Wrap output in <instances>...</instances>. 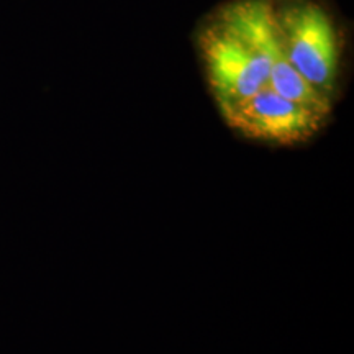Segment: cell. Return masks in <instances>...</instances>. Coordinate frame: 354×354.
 <instances>
[{
    "label": "cell",
    "instance_id": "1",
    "mask_svg": "<svg viewBox=\"0 0 354 354\" xmlns=\"http://www.w3.org/2000/svg\"><path fill=\"white\" fill-rule=\"evenodd\" d=\"M274 8L289 63L333 100L342 68V37L333 17L317 0H274Z\"/></svg>",
    "mask_w": 354,
    "mask_h": 354
},
{
    "label": "cell",
    "instance_id": "2",
    "mask_svg": "<svg viewBox=\"0 0 354 354\" xmlns=\"http://www.w3.org/2000/svg\"><path fill=\"white\" fill-rule=\"evenodd\" d=\"M198 51L221 115L268 87L271 61L216 17L201 30Z\"/></svg>",
    "mask_w": 354,
    "mask_h": 354
},
{
    "label": "cell",
    "instance_id": "3",
    "mask_svg": "<svg viewBox=\"0 0 354 354\" xmlns=\"http://www.w3.org/2000/svg\"><path fill=\"white\" fill-rule=\"evenodd\" d=\"M221 117L230 128L251 140L292 146L320 131L326 115L287 100L269 87L240 102Z\"/></svg>",
    "mask_w": 354,
    "mask_h": 354
}]
</instances>
